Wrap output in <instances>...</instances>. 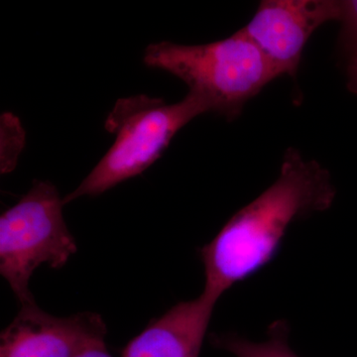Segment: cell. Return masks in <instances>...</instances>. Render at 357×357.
Here are the masks:
<instances>
[{
  "mask_svg": "<svg viewBox=\"0 0 357 357\" xmlns=\"http://www.w3.org/2000/svg\"><path fill=\"white\" fill-rule=\"evenodd\" d=\"M335 198L330 172L289 148L273 184L232 215L202 248L203 293L218 301L232 286L259 272L274 259L295 220L328 210Z\"/></svg>",
  "mask_w": 357,
  "mask_h": 357,
  "instance_id": "6da1fadb",
  "label": "cell"
},
{
  "mask_svg": "<svg viewBox=\"0 0 357 357\" xmlns=\"http://www.w3.org/2000/svg\"><path fill=\"white\" fill-rule=\"evenodd\" d=\"M145 65L182 79L210 112L234 119L244 105L280 77L243 29L229 38L202 45H149Z\"/></svg>",
  "mask_w": 357,
  "mask_h": 357,
  "instance_id": "7a4b0ae2",
  "label": "cell"
},
{
  "mask_svg": "<svg viewBox=\"0 0 357 357\" xmlns=\"http://www.w3.org/2000/svg\"><path fill=\"white\" fill-rule=\"evenodd\" d=\"M206 112H210L206 103L191 93L173 105L143 95L117 100L105 121L107 130L115 134L114 145L63 203L102 195L144 172L161 157L181 128Z\"/></svg>",
  "mask_w": 357,
  "mask_h": 357,
  "instance_id": "3957f363",
  "label": "cell"
},
{
  "mask_svg": "<svg viewBox=\"0 0 357 357\" xmlns=\"http://www.w3.org/2000/svg\"><path fill=\"white\" fill-rule=\"evenodd\" d=\"M63 206L55 185L35 181L30 191L0 218V273L21 306L36 304L29 282L40 265L62 268L77 252Z\"/></svg>",
  "mask_w": 357,
  "mask_h": 357,
  "instance_id": "277c9868",
  "label": "cell"
},
{
  "mask_svg": "<svg viewBox=\"0 0 357 357\" xmlns=\"http://www.w3.org/2000/svg\"><path fill=\"white\" fill-rule=\"evenodd\" d=\"M338 13L335 0H264L243 30L280 77H294L312 35L328 21H337Z\"/></svg>",
  "mask_w": 357,
  "mask_h": 357,
  "instance_id": "5b68a950",
  "label": "cell"
},
{
  "mask_svg": "<svg viewBox=\"0 0 357 357\" xmlns=\"http://www.w3.org/2000/svg\"><path fill=\"white\" fill-rule=\"evenodd\" d=\"M102 317L81 312L58 318L36 304L21 306L0 337V357H77L105 344Z\"/></svg>",
  "mask_w": 357,
  "mask_h": 357,
  "instance_id": "8992f818",
  "label": "cell"
},
{
  "mask_svg": "<svg viewBox=\"0 0 357 357\" xmlns=\"http://www.w3.org/2000/svg\"><path fill=\"white\" fill-rule=\"evenodd\" d=\"M217 302L202 293L178 303L134 337L122 357H199Z\"/></svg>",
  "mask_w": 357,
  "mask_h": 357,
  "instance_id": "52a82bcc",
  "label": "cell"
},
{
  "mask_svg": "<svg viewBox=\"0 0 357 357\" xmlns=\"http://www.w3.org/2000/svg\"><path fill=\"white\" fill-rule=\"evenodd\" d=\"M287 325L276 321L269 328L268 340L256 342L236 335H218L213 338V345L225 349L236 357H299L288 342Z\"/></svg>",
  "mask_w": 357,
  "mask_h": 357,
  "instance_id": "ba28073f",
  "label": "cell"
},
{
  "mask_svg": "<svg viewBox=\"0 0 357 357\" xmlns=\"http://www.w3.org/2000/svg\"><path fill=\"white\" fill-rule=\"evenodd\" d=\"M340 13L337 21L342 23L338 46L340 51L351 59L357 56V0L338 1Z\"/></svg>",
  "mask_w": 357,
  "mask_h": 357,
  "instance_id": "9c48e42d",
  "label": "cell"
},
{
  "mask_svg": "<svg viewBox=\"0 0 357 357\" xmlns=\"http://www.w3.org/2000/svg\"><path fill=\"white\" fill-rule=\"evenodd\" d=\"M347 88L357 95V56L349 59L347 64Z\"/></svg>",
  "mask_w": 357,
  "mask_h": 357,
  "instance_id": "30bf717a",
  "label": "cell"
},
{
  "mask_svg": "<svg viewBox=\"0 0 357 357\" xmlns=\"http://www.w3.org/2000/svg\"><path fill=\"white\" fill-rule=\"evenodd\" d=\"M77 357H112V356L105 349V344H102L89 349Z\"/></svg>",
  "mask_w": 357,
  "mask_h": 357,
  "instance_id": "8fae6325",
  "label": "cell"
}]
</instances>
